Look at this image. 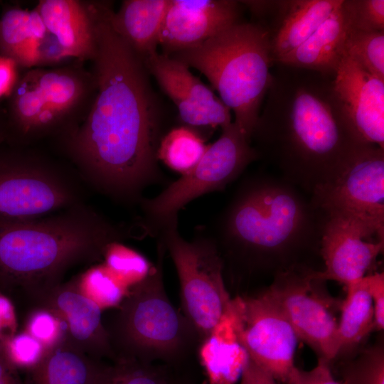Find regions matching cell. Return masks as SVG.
Returning <instances> with one entry per match:
<instances>
[{
    "instance_id": "44dd1931",
    "label": "cell",
    "mask_w": 384,
    "mask_h": 384,
    "mask_svg": "<svg viewBox=\"0 0 384 384\" xmlns=\"http://www.w3.org/2000/svg\"><path fill=\"white\" fill-rule=\"evenodd\" d=\"M349 30L341 4L307 40L275 63L334 76Z\"/></svg>"
},
{
    "instance_id": "30bf717a",
    "label": "cell",
    "mask_w": 384,
    "mask_h": 384,
    "mask_svg": "<svg viewBox=\"0 0 384 384\" xmlns=\"http://www.w3.org/2000/svg\"><path fill=\"white\" fill-rule=\"evenodd\" d=\"M77 205L65 176L17 154L0 152V218L28 219Z\"/></svg>"
},
{
    "instance_id": "d4e9b609",
    "label": "cell",
    "mask_w": 384,
    "mask_h": 384,
    "mask_svg": "<svg viewBox=\"0 0 384 384\" xmlns=\"http://www.w3.org/2000/svg\"><path fill=\"white\" fill-rule=\"evenodd\" d=\"M340 309L338 355L359 343L374 330L373 305L366 275L346 287V297Z\"/></svg>"
},
{
    "instance_id": "52a82bcc",
    "label": "cell",
    "mask_w": 384,
    "mask_h": 384,
    "mask_svg": "<svg viewBox=\"0 0 384 384\" xmlns=\"http://www.w3.org/2000/svg\"><path fill=\"white\" fill-rule=\"evenodd\" d=\"M200 161L189 172L170 183L160 193L139 202L137 221L146 236L157 237L169 224L178 221L179 211L194 199L223 190L260 159L251 142L234 122L221 129Z\"/></svg>"
},
{
    "instance_id": "9c48e42d",
    "label": "cell",
    "mask_w": 384,
    "mask_h": 384,
    "mask_svg": "<svg viewBox=\"0 0 384 384\" xmlns=\"http://www.w3.org/2000/svg\"><path fill=\"white\" fill-rule=\"evenodd\" d=\"M326 217L356 228L366 240L384 242V149L362 143L339 174L311 195Z\"/></svg>"
},
{
    "instance_id": "3957f363",
    "label": "cell",
    "mask_w": 384,
    "mask_h": 384,
    "mask_svg": "<svg viewBox=\"0 0 384 384\" xmlns=\"http://www.w3.org/2000/svg\"><path fill=\"white\" fill-rule=\"evenodd\" d=\"M326 219L293 184L255 174L242 179L211 229H206L224 268L237 274L269 269L279 273L304 267L299 264L303 254L320 250Z\"/></svg>"
},
{
    "instance_id": "6da1fadb",
    "label": "cell",
    "mask_w": 384,
    "mask_h": 384,
    "mask_svg": "<svg viewBox=\"0 0 384 384\" xmlns=\"http://www.w3.org/2000/svg\"><path fill=\"white\" fill-rule=\"evenodd\" d=\"M111 11L102 4L90 9L98 92L73 147L100 191L124 203H139L146 187L165 181L157 158L164 134L147 70L112 26Z\"/></svg>"
},
{
    "instance_id": "9a60e30c",
    "label": "cell",
    "mask_w": 384,
    "mask_h": 384,
    "mask_svg": "<svg viewBox=\"0 0 384 384\" xmlns=\"http://www.w3.org/2000/svg\"><path fill=\"white\" fill-rule=\"evenodd\" d=\"M240 1L169 0L159 44L164 54L198 46L239 22Z\"/></svg>"
},
{
    "instance_id": "5b68a950",
    "label": "cell",
    "mask_w": 384,
    "mask_h": 384,
    "mask_svg": "<svg viewBox=\"0 0 384 384\" xmlns=\"http://www.w3.org/2000/svg\"><path fill=\"white\" fill-rule=\"evenodd\" d=\"M169 55L207 78L251 142L272 79L268 31L258 23L238 22L198 46Z\"/></svg>"
},
{
    "instance_id": "d6a6232c",
    "label": "cell",
    "mask_w": 384,
    "mask_h": 384,
    "mask_svg": "<svg viewBox=\"0 0 384 384\" xmlns=\"http://www.w3.org/2000/svg\"><path fill=\"white\" fill-rule=\"evenodd\" d=\"M342 9L350 29L384 31L383 0H343Z\"/></svg>"
},
{
    "instance_id": "7c38bea8",
    "label": "cell",
    "mask_w": 384,
    "mask_h": 384,
    "mask_svg": "<svg viewBox=\"0 0 384 384\" xmlns=\"http://www.w3.org/2000/svg\"><path fill=\"white\" fill-rule=\"evenodd\" d=\"M240 339L249 358L276 381L286 382L299 338L269 289L242 297Z\"/></svg>"
},
{
    "instance_id": "5bb4252c",
    "label": "cell",
    "mask_w": 384,
    "mask_h": 384,
    "mask_svg": "<svg viewBox=\"0 0 384 384\" xmlns=\"http://www.w3.org/2000/svg\"><path fill=\"white\" fill-rule=\"evenodd\" d=\"M333 90L356 139L384 149V81L345 55L333 78Z\"/></svg>"
},
{
    "instance_id": "2e32d148",
    "label": "cell",
    "mask_w": 384,
    "mask_h": 384,
    "mask_svg": "<svg viewBox=\"0 0 384 384\" xmlns=\"http://www.w3.org/2000/svg\"><path fill=\"white\" fill-rule=\"evenodd\" d=\"M59 318L65 326V340L90 358L116 360L102 309L79 289L77 278L59 284L38 304Z\"/></svg>"
},
{
    "instance_id": "8992f818",
    "label": "cell",
    "mask_w": 384,
    "mask_h": 384,
    "mask_svg": "<svg viewBox=\"0 0 384 384\" xmlns=\"http://www.w3.org/2000/svg\"><path fill=\"white\" fill-rule=\"evenodd\" d=\"M166 254L158 240L157 260L149 274L129 288L108 331L117 358L166 363L186 358L201 340L165 291L163 265Z\"/></svg>"
},
{
    "instance_id": "83f0119b",
    "label": "cell",
    "mask_w": 384,
    "mask_h": 384,
    "mask_svg": "<svg viewBox=\"0 0 384 384\" xmlns=\"http://www.w3.org/2000/svg\"><path fill=\"white\" fill-rule=\"evenodd\" d=\"M27 76L48 106L60 117L77 102L82 92L76 78L61 71L33 70Z\"/></svg>"
},
{
    "instance_id": "ba28073f",
    "label": "cell",
    "mask_w": 384,
    "mask_h": 384,
    "mask_svg": "<svg viewBox=\"0 0 384 384\" xmlns=\"http://www.w3.org/2000/svg\"><path fill=\"white\" fill-rule=\"evenodd\" d=\"M156 238L176 267L183 314L202 341L220 321L232 299L217 245L203 227L197 229L191 240L184 239L178 232V221L165 227Z\"/></svg>"
},
{
    "instance_id": "f1b7e54d",
    "label": "cell",
    "mask_w": 384,
    "mask_h": 384,
    "mask_svg": "<svg viewBox=\"0 0 384 384\" xmlns=\"http://www.w3.org/2000/svg\"><path fill=\"white\" fill-rule=\"evenodd\" d=\"M345 55L384 81V31L349 30Z\"/></svg>"
},
{
    "instance_id": "ac0fdd59",
    "label": "cell",
    "mask_w": 384,
    "mask_h": 384,
    "mask_svg": "<svg viewBox=\"0 0 384 384\" xmlns=\"http://www.w3.org/2000/svg\"><path fill=\"white\" fill-rule=\"evenodd\" d=\"M242 299L238 296L197 348L208 384H237L249 360L240 339Z\"/></svg>"
},
{
    "instance_id": "484cf974",
    "label": "cell",
    "mask_w": 384,
    "mask_h": 384,
    "mask_svg": "<svg viewBox=\"0 0 384 384\" xmlns=\"http://www.w3.org/2000/svg\"><path fill=\"white\" fill-rule=\"evenodd\" d=\"M208 146L196 130L186 126L174 127L161 138L157 158L173 171L184 175L200 161Z\"/></svg>"
},
{
    "instance_id": "e0dca14e",
    "label": "cell",
    "mask_w": 384,
    "mask_h": 384,
    "mask_svg": "<svg viewBox=\"0 0 384 384\" xmlns=\"http://www.w3.org/2000/svg\"><path fill=\"white\" fill-rule=\"evenodd\" d=\"M365 240L348 223L326 217L319 250L324 268L313 270V277L324 282L336 281L346 287L363 278L384 247V242Z\"/></svg>"
},
{
    "instance_id": "f546056e",
    "label": "cell",
    "mask_w": 384,
    "mask_h": 384,
    "mask_svg": "<svg viewBox=\"0 0 384 384\" xmlns=\"http://www.w3.org/2000/svg\"><path fill=\"white\" fill-rule=\"evenodd\" d=\"M77 281L80 290L102 309L117 307L129 290L104 265L90 268Z\"/></svg>"
},
{
    "instance_id": "f35d334b",
    "label": "cell",
    "mask_w": 384,
    "mask_h": 384,
    "mask_svg": "<svg viewBox=\"0 0 384 384\" xmlns=\"http://www.w3.org/2000/svg\"><path fill=\"white\" fill-rule=\"evenodd\" d=\"M240 384H277V381L249 358L240 377Z\"/></svg>"
},
{
    "instance_id": "4316f807",
    "label": "cell",
    "mask_w": 384,
    "mask_h": 384,
    "mask_svg": "<svg viewBox=\"0 0 384 384\" xmlns=\"http://www.w3.org/2000/svg\"><path fill=\"white\" fill-rule=\"evenodd\" d=\"M164 366L134 359L117 358L112 364L100 363L90 384H169Z\"/></svg>"
},
{
    "instance_id": "cb8c5ba5",
    "label": "cell",
    "mask_w": 384,
    "mask_h": 384,
    "mask_svg": "<svg viewBox=\"0 0 384 384\" xmlns=\"http://www.w3.org/2000/svg\"><path fill=\"white\" fill-rule=\"evenodd\" d=\"M47 32L36 9H11L0 19V51L16 64L35 65L38 41Z\"/></svg>"
},
{
    "instance_id": "ffe728a7",
    "label": "cell",
    "mask_w": 384,
    "mask_h": 384,
    "mask_svg": "<svg viewBox=\"0 0 384 384\" xmlns=\"http://www.w3.org/2000/svg\"><path fill=\"white\" fill-rule=\"evenodd\" d=\"M36 9L66 57H95L96 41L88 8L74 0H43Z\"/></svg>"
},
{
    "instance_id": "7a4b0ae2",
    "label": "cell",
    "mask_w": 384,
    "mask_h": 384,
    "mask_svg": "<svg viewBox=\"0 0 384 384\" xmlns=\"http://www.w3.org/2000/svg\"><path fill=\"white\" fill-rule=\"evenodd\" d=\"M276 63L252 137L280 177L311 195L332 181L356 147L333 90V78Z\"/></svg>"
},
{
    "instance_id": "7402d4cb",
    "label": "cell",
    "mask_w": 384,
    "mask_h": 384,
    "mask_svg": "<svg viewBox=\"0 0 384 384\" xmlns=\"http://www.w3.org/2000/svg\"><path fill=\"white\" fill-rule=\"evenodd\" d=\"M169 1L127 0L111 11L112 26L142 60L156 51Z\"/></svg>"
},
{
    "instance_id": "d6986e66",
    "label": "cell",
    "mask_w": 384,
    "mask_h": 384,
    "mask_svg": "<svg viewBox=\"0 0 384 384\" xmlns=\"http://www.w3.org/2000/svg\"><path fill=\"white\" fill-rule=\"evenodd\" d=\"M343 0L273 1L266 16H274L271 38L273 63L306 40L338 9Z\"/></svg>"
},
{
    "instance_id": "836d02e7",
    "label": "cell",
    "mask_w": 384,
    "mask_h": 384,
    "mask_svg": "<svg viewBox=\"0 0 384 384\" xmlns=\"http://www.w3.org/2000/svg\"><path fill=\"white\" fill-rule=\"evenodd\" d=\"M46 351L40 341L23 331L16 334L6 343L1 353L18 370L28 371L41 361Z\"/></svg>"
},
{
    "instance_id": "277c9868",
    "label": "cell",
    "mask_w": 384,
    "mask_h": 384,
    "mask_svg": "<svg viewBox=\"0 0 384 384\" xmlns=\"http://www.w3.org/2000/svg\"><path fill=\"white\" fill-rule=\"evenodd\" d=\"M53 214L0 218V292L37 305L73 265L102 259L113 242L140 238L135 224H114L78 204Z\"/></svg>"
},
{
    "instance_id": "1f68e13d",
    "label": "cell",
    "mask_w": 384,
    "mask_h": 384,
    "mask_svg": "<svg viewBox=\"0 0 384 384\" xmlns=\"http://www.w3.org/2000/svg\"><path fill=\"white\" fill-rule=\"evenodd\" d=\"M341 374V384H384L383 342L362 351L344 366Z\"/></svg>"
},
{
    "instance_id": "8d00e7d4",
    "label": "cell",
    "mask_w": 384,
    "mask_h": 384,
    "mask_svg": "<svg viewBox=\"0 0 384 384\" xmlns=\"http://www.w3.org/2000/svg\"><path fill=\"white\" fill-rule=\"evenodd\" d=\"M366 279L373 305L374 330L381 331L384 329V274H368Z\"/></svg>"
},
{
    "instance_id": "8fae6325",
    "label": "cell",
    "mask_w": 384,
    "mask_h": 384,
    "mask_svg": "<svg viewBox=\"0 0 384 384\" xmlns=\"http://www.w3.org/2000/svg\"><path fill=\"white\" fill-rule=\"evenodd\" d=\"M308 267H297L277 274L268 289L279 302L299 339L318 358L331 363L338 353V321L333 302L319 287Z\"/></svg>"
},
{
    "instance_id": "4fadbf2b",
    "label": "cell",
    "mask_w": 384,
    "mask_h": 384,
    "mask_svg": "<svg viewBox=\"0 0 384 384\" xmlns=\"http://www.w3.org/2000/svg\"><path fill=\"white\" fill-rule=\"evenodd\" d=\"M142 60L177 107L184 126L201 134V129H222L232 122L230 110L183 63L157 51Z\"/></svg>"
},
{
    "instance_id": "4dcf8cb0",
    "label": "cell",
    "mask_w": 384,
    "mask_h": 384,
    "mask_svg": "<svg viewBox=\"0 0 384 384\" xmlns=\"http://www.w3.org/2000/svg\"><path fill=\"white\" fill-rule=\"evenodd\" d=\"M103 258L107 269L128 288L144 279L154 265L121 242L110 244L105 250Z\"/></svg>"
},
{
    "instance_id": "74e56055",
    "label": "cell",
    "mask_w": 384,
    "mask_h": 384,
    "mask_svg": "<svg viewBox=\"0 0 384 384\" xmlns=\"http://www.w3.org/2000/svg\"><path fill=\"white\" fill-rule=\"evenodd\" d=\"M17 319L14 306L9 297L0 292V353L16 334Z\"/></svg>"
},
{
    "instance_id": "ab89813d",
    "label": "cell",
    "mask_w": 384,
    "mask_h": 384,
    "mask_svg": "<svg viewBox=\"0 0 384 384\" xmlns=\"http://www.w3.org/2000/svg\"><path fill=\"white\" fill-rule=\"evenodd\" d=\"M16 65L12 59L0 57V97L13 87L16 79Z\"/></svg>"
},
{
    "instance_id": "d590c367",
    "label": "cell",
    "mask_w": 384,
    "mask_h": 384,
    "mask_svg": "<svg viewBox=\"0 0 384 384\" xmlns=\"http://www.w3.org/2000/svg\"><path fill=\"white\" fill-rule=\"evenodd\" d=\"M285 384H341L331 373L330 363L318 358L316 366L309 370H303L294 366Z\"/></svg>"
},
{
    "instance_id": "e575fe53",
    "label": "cell",
    "mask_w": 384,
    "mask_h": 384,
    "mask_svg": "<svg viewBox=\"0 0 384 384\" xmlns=\"http://www.w3.org/2000/svg\"><path fill=\"white\" fill-rule=\"evenodd\" d=\"M25 331L40 341L46 349L65 338V326L63 320L51 311L42 307H37L30 313Z\"/></svg>"
},
{
    "instance_id": "b9f144b4",
    "label": "cell",
    "mask_w": 384,
    "mask_h": 384,
    "mask_svg": "<svg viewBox=\"0 0 384 384\" xmlns=\"http://www.w3.org/2000/svg\"><path fill=\"white\" fill-rule=\"evenodd\" d=\"M169 384H181V383H169Z\"/></svg>"
},
{
    "instance_id": "603a6c76",
    "label": "cell",
    "mask_w": 384,
    "mask_h": 384,
    "mask_svg": "<svg viewBox=\"0 0 384 384\" xmlns=\"http://www.w3.org/2000/svg\"><path fill=\"white\" fill-rule=\"evenodd\" d=\"M100 361L65 339L47 349L41 361L28 372V384H90Z\"/></svg>"
},
{
    "instance_id": "60d3db41",
    "label": "cell",
    "mask_w": 384,
    "mask_h": 384,
    "mask_svg": "<svg viewBox=\"0 0 384 384\" xmlns=\"http://www.w3.org/2000/svg\"><path fill=\"white\" fill-rule=\"evenodd\" d=\"M0 384H28L19 375V370L0 353Z\"/></svg>"
}]
</instances>
